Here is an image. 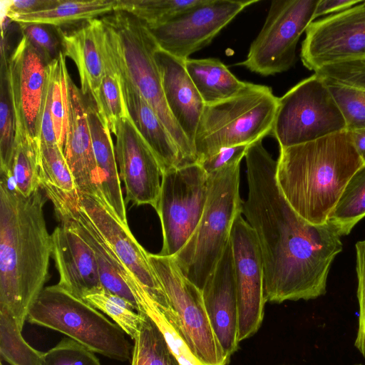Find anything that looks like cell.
I'll use <instances>...</instances> for the list:
<instances>
[{"mask_svg":"<svg viewBox=\"0 0 365 365\" xmlns=\"http://www.w3.org/2000/svg\"><path fill=\"white\" fill-rule=\"evenodd\" d=\"M247 197L242 215L261 250L267 302L313 299L325 294L331 265L342 250L341 236L329 222L312 225L299 216L281 192L277 160L262 140L245 155Z\"/></svg>","mask_w":365,"mask_h":365,"instance_id":"1","label":"cell"},{"mask_svg":"<svg viewBox=\"0 0 365 365\" xmlns=\"http://www.w3.org/2000/svg\"><path fill=\"white\" fill-rule=\"evenodd\" d=\"M44 203L40 190L25 197L0 173V307L11 312L21 331L48 276L52 241Z\"/></svg>","mask_w":365,"mask_h":365,"instance_id":"2","label":"cell"},{"mask_svg":"<svg viewBox=\"0 0 365 365\" xmlns=\"http://www.w3.org/2000/svg\"><path fill=\"white\" fill-rule=\"evenodd\" d=\"M348 130L285 148L277 160L278 186L294 210L312 225H322L348 182L364 165Z\"/></svg>","mask_w":365,"mask_h":365,"instance_id":"3","label":"cell"},{"mask_svg":"<svg viewBox=\"0 0 365 365\" xmlns=\"http://www.w3.org/2000/svg\"><path fill=\"white\" fill-rule=\"evenodd\" d=\"M99 19L104 56L150 106L178 145L187 165L197 163L195 150L173 118L164 95L155 59L158 45L148 26L130 14L118 11Z\"/></svg>","mask_w":365,"mask_h":365,"instance_id":"4","label":"cell"},{"mask_svg":"<svg viewBox=\"0 0 365 365\" xmlns=\"http://www.w3.org/2000/svg\"><path fill=\"white\" fill-rule=\"evenodd\" d=\"M277 107L270 87L249 82L236 95L205 104L193 142L197 163L223 148L263 140L272 133Z\"/></svg>","mask_w":365,"mask_h":365,"instance_id":"5","label":"cell"},{"mask_svg":"<svg viewBox=\"0 0 365 365\" xmlns=\"http://www.w3.org/2000/svg\"><path fill=\"white\" fill-rule=\"evenodd\" d=\"M240 168V164H236L208 175V194L200 220L173 257L185 277L200 290L230 240L236 217L242 213Z\"/></svg>","mask_w":365,"mask_h":365,"instance_id":"6","label":"cell"},{"mask_svg":"<svg viewBox=\"0 0 365 365\" xmlns=\"http://www.w3.org/2000/svg\"><path fill=\"white\" fill-rule=\"evenodd\" d=\"M26 320L63 333L112 359H130L132 346L122 329L57 284L43 289L30 307Z\"/></svg>","mask_w":365,"mask_h":365,"instance_id":"7","label":"cell"},{"mask_svg":"<svg viewBox=\"0 0 365 365\" xmlns=\"http://www.w3.org/2000/svg\"><path fill=\"white\" fill-rule=\"evenodd\" d=\"M345 130L346 124L340 110L316 73L278 98L271 134L279 148L304 144Z\"/></svg>","mask_w":365,"mask_h":365,"instance_id":"8","label":"cell"},{"mask_svg":"<svg viewBox=\"0 0 365 365\" xmlns=\"http://www.w3.org/2000/svg\"><path fill=\"white\" fill-rule=\"evenodd\" d=\"M319 0H273L246 58L236 65L268 76L291 68L301 35L314 20Z\"/></svg>","mask_w":365,"mask_h":365,"instance_id":"9","label":"cell"},{"mask_svg":"<svg viewBox=\"0 0 365 365\" xmlns=\"http://www.w3.org/2000/svg\"><path fill=\"white\" fill-rule=\"evenodd\" d=\"M209 184V175L198 163L163 173L155 208L163 234L159 255L173 257L187 242L203 213Z\"/></svg>","mask_w":365,"mask_h":365,"instance_id":"10","label":"cell"},{"mask_svg":"<svg viewBox=\"0 0 365 365\" xmlns=\"http://www.w3.org/2000/svg\"><path fill=\"white\" fill-rule=\"evenodd\" d=\"M148 259L199 362L227 365L230 360L211 327L201 290L185 277L173 257L148 253Z\"/></svg>","mask_w":365,"mask_h":365,"instance_id":"11","label":"cell"},{"mask_svg":"<svg viewBox=\"0 0 365 365\" xmlns=\"http://www.w3.org/2000/svg\"><path fill=\"white\" fill-rule=\"evenodd\" d=\"M258 0H202L168 21L148 28L158 46L185 61L209 45L240 12Z\"/></svg>","mask_w":365,"mask_h":365,"instance_id":"12","label":"cell"},{"mask_svg":"<svg viewBox=\"0 0 365 365\" xmlns=\"http://www.w3.org/2000/svg\"><path fill=\"white\" fill-rule=\"evenodd\" d=\"M230 243L238 306L239 342L252 336L261 327L266 299L264 263L256 235L238 215L233 224Z\"/></svg>","mask_w":365,"mask_h":365,"instance_id":"13","label":"cell"},{"mask_svg":"<svg viewBox=\"0 0 365 365\" xmlns=\"http://www.w3.org/2000/svg\"><path fill=\"white\" fill-rule=\"evenodd\" d=\"M305 32L300 56L304 66L310 71L365 58V1L313 21Z\"/></svg>","mask_w":365,"mask_h":365,"instance_id":"14","label":"cell"},{"mask_svg":"<svg viewBox=\"0 0 365 365\" xmlns=\"http://www.w3.org/2000/svg\"><path fill=\"white\" fill-rule=\"evenodd\" d=\"M80 207L96 231L124 265L159 305L170 307L168 297L148 259V253L135 240L128 225L113 212L98 187L93 193L74 192Z\"/></svg>","mask_w":365,"mask_h":365,"instance_id":"15","label":"cell"},{"mask_svg":"<svg viewBox=\"0 0 365 365\" xmlns=\"http://www.w3.org/2000/svg\"><path fill=\"white\" fill-rule=\"evenodd\" d=\"M48 63L23 35L7 58L6 79L15 117L16 139L38 140Z\"/></svg>","mask_w":365,"mask_h":365,"instance_id":"16","label":"cell"},{"mask_svg":"<svg viewBox=\"0 0 365 365\" xmlns=\"http://www.w3.org/2000/svg\"><path fill=\"white\" fill-rule=\"evenodd\" d=\"M115 153L126 202L156 207L163 173L155 155L128 116L117 124Z\"/></svg>","mask_w":365,"mask_h":365,"instance_id":"17","label":"cell"},{"mask_svg":"<svg viewBox=\"0 0 365 365\" xmlns=\"http://www.w3.org/2000/svg\"><path fill=\"white\" fill-rule=\"evenodd\" d=\"M211 327L226 357L237 350L238 306L230 240L201 289Z\"/></svg>","mask_w":365,"mask_h":365,"instance_id":"18","label":"cell"},{"mask_svg":"<svg viewBox=\"0 0 365 365\" xmlns=\"http://www.w3.org/2000/svg\"><path fill=\"white\" fill-rule=\"evenodd\" d=\"M51 241L58 286L82 299L103 287L93 250L71 225L61 221L51 234Z\"/></svg>","mask_w":365,"mask_h":365,"instance_id":"19","label":"cell"},{"mask_svg":"<svg viewBox=\"0 0 365 365\" xmlns=\"http://www.w3.org/2000/svg\"><path fill=\"white\" fill-rule=\"evenodd\" d=\"M67 86L68 125L62 151L72 173L76 190L93 193L99 187V182L88 121L87 103L69 74Z\"/></svg>","mask_w":365,"mask_h":365,"instance_id":"20","label":"cell"},{"mask_svg":"<svg viewBox=\"0 0 365 365\" xmlns=\"http://www.w3.org/2000/svg\"><path fill=\"white\" fill-rule=\"evenodd\" d=\"M155 56L168 108L194 148V138L205 104L187 73L185 61L159 46Z\"/></svg>","mask_w":365,"mask_h":365,"instance_id":"21","label":"cell"},{"mask_svg":"<svg viewBox=\"0 0 365 365\" xmlns=\"http://www.w3.org/2000/svg\"><path fill=\"white\" fill-rule=\"evenodd\" d=\"M116 73L128 115L157 158L162 173L187 165L153 109L125 78Z\"/></svg>","mask_w":365,"mask_h":365,"instance_id":"22","label":"cell"},{"mask_svg":"<svg viewBox=\"0 0 365 365\" xmlns=\"http://www.w3.org/2000/svg\"><path fill=\"white\" fill-rule=\"evenodd\" d=\"M314 73L327 87L346 129L365 128V58L326 65Z\"/></svg>","mask_w":365,"mask_h":365,"instance_id":"23","label":"cell"},{"mask_svg":"<svg viewBox=\"0 0 365 365\" xmlns=\"http://www.w3.org/2000/svg\"><path fill=\"white\" fill-rule=\"evenodd\" d=\"M98 23L99 19L96 18L70 32L57 29L64 56L69 57L77 67L83 95L92 98L101 85L105 69Z\"/></svg>","mask_w":365,"mask_h":365,"instance_id":"24","label":"cell"},{"mask_svg":"<svg viewBox=\"0 0 365 365\" xmlns=\"http://www.w3.org/2000/svg\"><path fill=\"white\" fill-rule=\"evenodd\" d=\"M87 113L98 168L99 188L117 217L128 225L125 202L121 190L111 133L100 117L95 104L87 103Z\"/></svg>","mask_w":365,"mask_h":365,"instance_id":"25","label":"cell"},{"mask_svg":"<svg viewBox=\"0 0 365 365\" xmlns=\"http://www.w3.org/2000/svg\"><path fill=\"white\" fill-rule=\"evenodd\" d=\"M185 68L205 104L229 98L243 89L247 82L239 80L219 59L187 58Z\"/></svg>","mask_w":365,"mask_h":365,"instance_id":"26","label":"cell"},{"mask_svg":"<svg viewBox=\"0 0 365 365\" xmlns=\"http://www.w3.org/2000/svg\"><path fill=\"white\" fill-rule=\"evenodd\" d=\"M117 0H58L53 6L35 12L8 16L19 26L43 24L60 26L78 21H88L115 11Z\"/></svg>","mask_w":365,"mask_h":365,"instance_id":"27","label":"cell"},{"mask_svg":"<svg viewBox=\"0 0 365 365\" xmlns=\"http://www.w3.org/2000/svg\"><path fill=\"white\" fill-rule=\"evenodd\" d=\"M136 302L138 312L147 314L155 322L180 365H201L192 352L171 307L158 304L146 290L137 296Z\"/></svg>","mask_w":365,"mask_h":365,"instance_id":"28","label":"cell"},{"mask_svg":"<svg viewBox=\"0 0 365 365\" xmlns=\"http://www.w3.org/2000/svg\"><path fill=\"white\" fill-rule=\"evenodd\" d=\"M365 217V164L348 182L339 200L331 212L328 222L340 236L349 235Z\"/></svg>","mask_w":365,"mask_h":365,"instance_id":"29","label":"cell"},{"mask_svg":"<svg viewBox=\"0 0 365 365\" xmlns=\"http://www.w3.org/2000/svg\"><path fill=\"white\" fill-rule=\"evenodd\" d=\"M0 356L11 365H43L44 353L23 338L19 324L5 307H0Z\"/></svg>","mask_w":365,"mask_h":365,"instance_id":"30","label":"cell"},{"mask_svg":"<svg viewBox=\"0 0 365 365\" xmlns=\"http://www.w3.org/2000/svg\"><path fill=\"white\" fill-rule=\"evenodd\" d=\"M10 175L15 189L22 195L29 197L39 190L38 143L36 140L30 137L16 139Z\"/></svg>","mask_w":365,"mask_h":365,"instance_id":"31","label":"cell"},{"mask_svg":"<svg viewBox=\"0 0 365 365\" xmlns=\"http://www.w3.org/2000/svg\"><path fill=\"white\" fill-rule=\"evenodd\" d=\"M134 340L132 356L135 365H180L162 332L145 314Z\"/></svg>","mask_w":365,"mask_h":365,"instance_id":"32","label":"cell"},{"mask_svg":"<svg viewBox=\"0 0 365 365\" xmlns=\"http://www.w3.org/2000/svg\"><path fill=\"white\" fill-rule=\"evenodd\" d=\"M202 0H117L115 11H125L148 28L160 25Z\"/></svg>","mask_w":365,"mask_h":365,"instance_id":"33","label":"cell"},{"mask_svg":"<svg viewBox=\"0 0 365 365\" xmlns=\"http://www.w3.org/2000/svg\"><path fill=\"white\" fill-rule=\"evenodd\" d=\"M103 57L105 65L104 74L93 100L104 124L110 133H114L117 124L121 119L128 116V113L118 76L103 54Z\"/></svg>","mask_w":365,"mask_h":365,"instance_id":"34","label":"cell"},{"mask_svg":"<svg viewBox=\"0 0 365 365\" xmlns=\"http://www.w3.org/2000/svg\"><path fill=\"white\" fill-rule=\"evenodd\" d=\"M83 300L108 315L122 330L134 339L143 320V314L122 297L103 287L86 294Z\"/></svg>","mask_w":365,"mask_h":365,"instance_id":"35","label":"cell"},{"mask_svg":"<svg viewBox=\"0 0 365 365\" xmlns=\"http://www.w3.org/2000/svg\"><path fill=\"white\" fill-rule=\"evenodd\" d=\"M52 78L51 116L56 143L63 149L68 125L69 102L67 77L68 71L62 51L48 63Z\"/></svg>","mask_w":365,"mask_h":365,"instance_id":"36","label":"cell"},{"mask_svg":"<svg viewBox=\"0 0 365 365\" xmlns=\"http://www.w3.org/2000/svg\"><path fill=\"white\" fill-rule=\"evenodd\" d=\"M38 143V173L41 187L64 192L76 191V185L62 149L57 143Z\"/></svg>","mask_w":365,"mask_h":365,"instance_id":"37","label":"cell"},{"mask_svg":"<svg viewBox=\"0 0 365 365\" xmlns=\"http://www.w3.org/2000/svg\"><path fill=\"white\" fill-rule=\"evenodd\" d=\"M0 95V173L11 178L16 140V122L6 79L7 58L1 48Z\"/></svg>","mask_w":365,"mask_h":365,"instance_id":"38","label":"cell"},{"mask_svg":"<svg viewBox=\"0 0 365 365\" xmlns=\"http://www.w3.org/2000/svg\"><path fill=\"white\" fill-rule=\"evenodd\" d=\"M94 353L71 338H64L44 353L43 365H101Z\"/></svg>","mask_w":365,"mask_h":365,"instance_id":"39","label":"cell"},{"mask_svg":"<svg viewBox=\"0 0 365 365\" xmlns=\"http://www.w3.org/2000/svg\"><path fill=\"white\" fill-rule=\"evenodd\" d=\"M355 247L359 314L354 346L365 357V240L357 242Z\"/></svg>","mask_w":365,"mask_h":365,"instance_id":"40","label":"cell"},{"mask_svg":"<svg viewBox=\"0 0 365 365\" xmlns=\"http://www.w3.org/2000/svg\"><path fill=\"white\" fill-rule=\"evenodd\" d=\"M22 35L43 55L48 63L56 58L58 51V41L47 25L27 24L19 26Z\"/></svg>","mask_w":365,"mask_h":365,"instance_id":"41","label":"cell"},{"mask_svg":"<svg viewBox=\"0 0 365 365\" xmlns=\"http://www.w3.org/2000/svg\"><path fill=\"white\" fill-rule=\"evenodd\" d=\"M249 146L250 145H240L223 148L198 164L207 175L227 167L240 164L242 158L245 157Z\"/></svg>","mask_w":365,"mask_h":365,"instance_id":"42","label":"cell"},{"mask_svg":"<svg viewBox=\"0 0 365 365\" xmlns=\"http://www.w3.org/2000/svg\"><path fill=\"white\" fill-rule=\"evenodd\" d=\"M51 93L52 78L48 66V78L41 110L39 135L38 140V141L46 144L56 143L51 116Z\"/></svg>","mask_w":365,"mask_h":365,"instance_id":"43","label":"cell"},{"mask_svg":"<svg viewBox=\"0 0 365 365\" xmlns=\"http://www.w3.org/2000/svg\"><path fill=\"white\" fill-rule=\"evenodd\" d=\"M58 0H11L2 1L4 16L24 14L46 9L55 5Z\"/></svg>","mask_w":365,"mask_h":365,"instance_id":"44","label":"cell"},{"mask_svg":"<svg viewBox=\"0 0 365 365\" xmlns=\"http://www.w3.org/2000/svg\"><path fill=\"white\" fill-rule=\"evenodd\" d=\"M361 1L362 0H319L315 10L314 19L329 14L333 15L340 13Z\"/></svg>","mask_w":365,"mask_h":365,"instance_id":"45","label":"cell"},{"mask_svg":"<svg viewBox=\"0 0 365 365\" xmlns=\"http://www.w3.org/2000/svg\"><path fill=\"white\" fill-rule=\"evenodd\" d=\"M354 146L365 164V128H359L349 130Z\"/></svg>","mask_w":365,"mask_h":365,"instance_id":"46","label":"cell"},{"mask_svg":"<svg viewBox=\"0 0 365 365\" xmlns=\"http://www.w3.org/2000/svg\"><path fill=\"white\" fill-rule=\"evenodd\" d=\"M131 365H135V360L133 356H132V359H131Z\"/></svg>","mask_w":365,"mask_h":365,"instance_id":"47","label":"cell"},{"mask_svg":"<svg viewBox=\"0 0 365 365\" xmlns=\"http://www.w3.org/2000/svg\"><path fill=\"white\" fill-rule=\"evenodd\" d=\"M355 365H363V364H355Z\"/></svg>","mask_w":365,"mask_h":365,"instance_id":"48","label":"cell"},{"mask_svg":"<svg viewBox=\"0 0 365 365\" xmlns=\"http://www.w3.org/2000/svg\"><path fill=\"white\" fill-rule=\"evenodd\" d=\"M0 365H3V364H2V363H1V364H0Z\"/></svg>","mask_w":365,"mask_h":365,"instance_id":"49","label":"cell"}]
</instances>
